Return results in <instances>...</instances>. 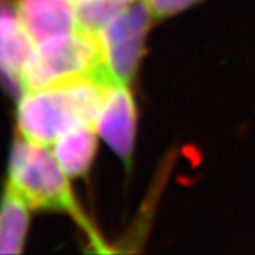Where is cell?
<instances>
[{"instance_id": "obj_1", "label": "cell", "mask_w": 255, "mask_h": 255, "mask_svg": "<svg viewBox=\"0 0 255 255\" xmlns=\"http://www.w3.org/2000/svg\"><path fill=\"white\" fill-rule=\"evenodd\" d=\"M111 86L99 79H80L23 91L15 116L19 135L49 146L79 128H96L102 103Z\"/></svg>"}, {"instance_id": "obj_2", "label": "cell", "mask_w": 255, "mask_h": 255, "mask_svg": "<svg viewBox=\"0 0 255 255\" xmlns=\"http://www.w3.org/2000/svg\"><path fill=\"white\" fill-rule=\"evenodd\" d=\"M32 211L68 214L100 243L72 192L69 175L62 169L48 144L17 135L9 152L8 180Z\"/></svg>"}, {"instance_id": "obj_3", "label": "cell", "mask_w": 255, "mask_h": 255, "mask_svg": "<svg viewBox=\"0 0 255 255\" xmlns=\"http://www.w3.org/2000/svg\"><path fill=\"white\" fill-rule=\"evenodd\" d=\"M80 79H99L114 85L103 68L97 32L83 26L65 39L37 46L26 71L23 91L63 85Z\"/></svg>"}, {"instance_id": "obj_4", "label": "cell", "mask_w": 255, "mask_h": 255, "mask_svg": "<svg viewBox=\"0 0 255 255\" xmlns=\"http://www.w3.org/2000/svg\"><path fill=\"white\" fill-rule=\"evenodd\" d=\"M152 22L154 17L143 0H134L97 31L103 68L114 85H131L138 71Z\"/></svg>"}, {"instance_id": "obj_5", "label": "cell", "mask_w": 255, "mask_h": 255, "mask_svg": "<svg viewBox=\"0 0 255 255\" xmlns=\"http://www.w3.org/2000/svg\"><path fill=\"white\" fill-rule=\"evenodd\" d=\"M96 131L129 171L137 134V105L129 86L113 85L108 89L96 120Z\"/></svg>"}, {"instance_id": "obj_6", "label": "cell", "mask_w": 255, "mask_h": 255, "mask_svg": "<svg viewBox=\"0 0 255 255\" xmlns=\"http://www.w3.org/2000/svg\"><path fill=\"white\" fill-rule=\"evenodd\" d=\"M37 45L12 3L0 2V79L9 91L22 94L26 71Z\"/></svg>"}, {"instance_id": "obj_7", "label": "cell", "mask_w": 255, "mask_h": 255, "mask_svg": "<svg viewBox=\"0 0 255 255\" xmlns=\"http://www.w3.org/2000/svg\"><path fill=\"white\" fill-rule=\"evenodd\" d=\"M15 6L37 46L65 39L82 26L76 0H17Z\"/></svg>"}, {"instance_id": "obj_8", "label": "cell", "mask_w": 255, "mask_h": 255, "mask_svg": "<svg viewBox=\"0 0 255 255\" xmlns=\"http://www.w3.org/2000/svg\"><path fill=\"white\" fill-rule=\"evenodd\" d=\"M32 209L9 183L0 195V254L23 251L31 223Z\"/></svg>"}, {"instance_id": "obj_9", "label": "cell", "mask_w": 255, "mask_h": 255, "mask_svg": "<svg viewBox=\"0 0 255 255\" xmlns=\"http://www.w3.org/2000/svg\"><path fill=\"white\" fill-rule=\"evenodd\" d=\"M97 137L94 126H83L52 143V154L69 178L83 177L89 172L97 151Z\"/></svg>"}, {"instance_id": "obj_10", "label": "cell", "mask_w": 255, "mask_h": 255, "mask_svg": "<svg viewBox=\"0 0 255 255\" xmlns=\"http://www.w3.org/2000/svg\"><path fill=\"white\" fill-rule=\"evenodd\" d=\"M76 2L80 25L97 32L117 11L134 0H76Z\"/></svg>"}, {"instance_id": "obj_11", "label": "cell", "mask_w": 255, "mask_h": 255, "mask_svg": "<svg viewBox=\"0 0 255 255\" xmlns=\"http://www.w3.org/2000/svg\"><path fill=\"white\" fill-rule=\"evenodd\" d=\"M200 2H203V0H143V3L148 6L149 12L152 14L154 20L169 19V17L183 12Z\"/></svg>"}]
</instances>
